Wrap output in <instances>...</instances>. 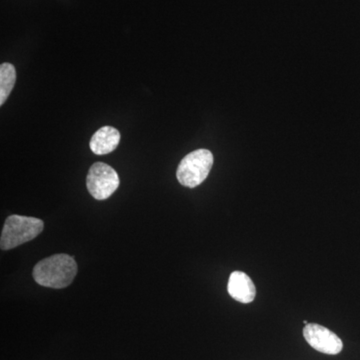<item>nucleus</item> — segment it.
<instances>
[{
    "label": "nucleus",
    "instance_id": "2",
    "mask_svg": "<svg viewBox=\"0 0 360 360\" xmlns=\"http://www.w3.org/2000/svg\"><path fill=\"white\" fill-rule=\"evenodd\" d=\"M44 229V222L35 217L11 215L4 222L0 238L2 250H9L28 243L39 236Z\"/></svg>",
    "mask_w": 360,
    "mask_h": 360
},
{
    "label": "nucleus",
    "instance_id": "7",
    "mask_svg": "<svg viewBox=\"0 0 360 360\" xmlns=\"http://www.w3.org/2000/svg\"><path fill=\"white\" fill-rule=\"evenodd\" d=\"M120 132L112 127L97 130L90 139V149L96 155H108L115 151L120 141Z\"/></svg>",
    "mask_w": 360,
    "mask_h": 360
},
{
    "label": "nucleus",
    "instance_id": "6",
    "mask_svg": "<svg viewBox=\"0 0 360 360\" xmlns=\"http://www.w3.org/2000/svg\"><path fill=\"white\" fill-rule=\"evenodd\" d=\"M227 291L233 300L241 303H250L257 295L255 283L243 271H233L229 276Z\"/></svg>",
    "mask_w": 360,
    "mask_h": 360
},
{
    "label": "nucleus",
    "instance_id": "3",
    "mask_svg": "<svg viewBox=\"0 0 360 360\" xmlns=\"http://www.w3.org/2000/svg\"><path fill=\"white\" fill-rule=\"evenodd\" d=\"M213 165L212 151L198 149L180 161L176 177L181 186L194 188L200 186L210 174Z\"/></svg>",
    "mask_w": 360,
    "mask_h": 360
},
{
    "label": "nucleus",
    "instance_id": "4",
    "mask_svg": "<svg viewBox=\"0 0 360 360\" xmlns=\"http://www.w3.org/2000/svg\"><path fill=\"white\" fill-rule=\"evenodd\" d=\"M120 177L112 167L103 162H96L89 168L86 187L97 200L110 198L120 186Z\"/></svg>",
    "mask_w": 360,
    "mask_h": 360
},
{
    "label": "nucleus",
    "instance_id": "5",
    "mask_svg": "<svg viewBox=\"0 0 360 360\" xmlns=\"http://www.w3.org/2000/svg\"><path fill=\"white\" fill-rule=\"evenodd\" d=\"M303 336L310 347L321 354H338L343 348L340 338L333 331L319 324H307L303 328Z\"/></svg>",
    "mask_w": 360,
    "mask_h": 360
},
{
    "label": "nucleus",
    "instance_id": "8",
    "mask_svg": "<svg viewBox=\"0 0 360 360\" xmlns=\"http://www.w3.org/2000/svg\"><path fill=\"white\" fill-rule=\"evenodd\" d=\"M16 82V70L11 63H4L0 65V105H4Z\"/></svg>",
    "mask_w": 360,
    "mask_h": 360
},
{
    "label": "nucleus",
    "instance_id": "9",
    "mask_svg": "<svg viewBox=\"0 0 360 360\" xmlns=\"http://www.w3.org/2000/svg\"><path fill=\"white\" fill-rule=\"evenodd\" d=\"M303 323H304L305 326H307V324H309V322H307V321H303Z\"/></svg>",
    "mask_w": 360,
    "mask_h": 360
},
{
    "label": "nucleus",
    "instance_id": "1",
    "mask_svg": "<svg viewBox=\"0 0 360 360\" xmlns=\"http://www.w3.org/2000/svg\"><path fill=\"white\" fill-rule=\"evenodd\" d=\"M77 274L75 258L68 255H54L37 262L33 269V278L44 288H68Z\"/></svg>",
    "mask_w": 360,
    "mask_h": 360
}]
</instances>
